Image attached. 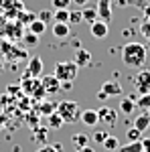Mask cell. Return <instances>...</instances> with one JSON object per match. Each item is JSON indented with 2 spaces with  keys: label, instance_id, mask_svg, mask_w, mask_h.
I'll return each mask as SVG.
<instances>
[{
  "label": "cell",
  "instance_id": "6da1fadb",
  "mask_svg": "<svg viewBox=\"0 0 150 152\" xmlns=\"http://www.w3.org/2000/svg\"><path fill=\"white\" fill-rule=\"evenodd\" d=\"M122 61L130 69H142L146 63V47L142 43L130 41L122 47Z\"/></svg>",
  "mask_w": 150,
  "mask_h": 152
},
{
  "label": "cell",
  "instance_id": "7a4b0ae2",
  "mask_svg": "<svg viewBox=\"0 0 150 152\" xmlns=\"http://www.w3.org/2000/svg\"><path fill=\"white\" fill-rule=\"evenodd\" d=\"M55 112L63 118V122H65V124H73V122H77L79 116H81L79 104H77V102H73V99H63V102H59Z\"/></svg>",
  "mask_w": 150,
  "mask_h": 152
},
{
  "label": "cell",
  "instance_id": "3957f363",
  "mask_svg": "<svg viewBox=\"0 0 150 152\" xmlns=\"http://www.w3.org/2000/svg\"><path fill=\"white\" fill-rule=\"evenodd\" d=\"M77 71H79V67L75 65V61H59L55 65V73L53 75L59 81H73L77 77Z\"/></svg>",
  "mask_w": 150,
  "mask_h": 152
},
{
  "label": "cell",
  "instance_id": "277c9868",
  "mask_svg": "<svg viewBox=\"0 0 150 152\" xmlns=\"http://www.w3.org/2000/svg\"><path fill=\"white\" fill-rule=\"evenodd\" d=\"M132 81H134V87H136V94L138 95L148 94L150 91V71L148 69L138 71V73L132 77Z\"/></svg>",
  "mask_w": 150,
  "mask_h": 152
},
{
  "label": "cell",
  "instance_id": "5b68a950",
  "mask_svg": "<svg viewBox=\"0 0 150 152\" xmlns=\"http://www.w3.org/2000/svg\"><path fill=\"white\" fill-rule=\"evenodd\" d=\"M95 112H97V120H100L102 126H105V128H114L116 126V122H118V112H116V110L104 105V107H100V110H95Z\"/></svg>",
  "mask_w": 150,
  "mask_h": 152
},
{
  "label": "cell",
  "instance_id": "8992f818",
  "mask_svg": "<svg viewBox=\"0 0 150 152\" xmlns=\"http://www.w3.org/2000/svg\"><path fill=\"white\" fill-rule=\"evenodd\" d=\"M43 75V59L41 57H31L26 63V73H24V79L29 77H41Z\"/></svg>",
  "mask_w": 150,
  "mask_h": 152
},
{
  "label": "cell",
  "instance_id": "52a82bcc",
  "mask_svg": "<svg viewBox=\"0 0 150 152\" xmlns=\"http://www.w3.org/2000/svg\"><path fill=\"white\" fill-rule=\"evenodd\" d=\"M41 85H43V89H45L47 95H55L61 91V81H59L55 75H47L41 79Z\"/></svg>",
  "mask_w": 150,
  "mask_h": 152
},
{
  "label": "cell",
  "instance_id": "ba28073f",
  "mask_svg": "<svg viewBox=\"0 0 150 152\" xmlns=\"http://www.w3.org/2000/svg\"><path fill=\"white\" fill-rule=\"evenodd\" d=\"M97 18L104 20V23H110L112 20V0H97Z\"/></svg>",
  "mask_w": 150,
  "mask_h": 152
},
{
  "label": "cell",
  "instance_id": "9c48e42d",
  "mask_svg": "<svg viewBox=\"0 0 150 152\" xmlns=\"http://www.w3.org/2000/svg\"><path fill=\"white\" fill-rule=\"evenodd\" d=\"M105 97H120V95L124 94V89H122V85L120 81H105L102 85V89H100Z\"/></svg>",
  "mask_w": 150,
  "mask_h": 152
},
{
  "label": "cell",
  "instance_id": "30bf717a",
  "mask_svg": "<svg viewBox=\"0 0 150 152\" xmlns=\"http://www.w3.org/2000/svg\"><path fill=\"white\" fill-rule=\"evenodd\" d=\"M79 120H81V124L87 126V128L100 126V120H97V112H95V110H81Z\"/></svg>",
  "mask_w": 150,
  "mask_h": 152
},
{
  "label": "cell",
  "instance_id": "8fae6325",
  "mask_svg": "<svg viewBox=\"0 0 150 152\" xmlns=\"http://www.w3.org/2000/svg\"><path fill=\"white\" fill-rule=\"evenodd\" d=\"M73 61H75V65L77 67H87L89 63H91V53L87 51V49H83V47H79L77 51H75V57H73Z\"/></svg>",
  "mask_w": 150,
  "mask_h": 152
},
{
  "label": "cell",
  "instance_id": "7c38bea8",
  "mask_svg": "<svg viewBox=\"0 0 150 152\" xmlns=\"http://www.w3.org/2000/svg\"><path fill=\"white\" fill-rule=\"evenodd\" d=\"M91 37H95V39H105L108 37V33H110V26H108V23H104V20H95V23H91Z\"/></svg>",
  "mask_w": 150,
  "mask_h": 152
},
{
  "label": "cell",
  "instance_id": "4fadbf2b",
  "mask_svg": "<svg viewBox=\"0 0 150 152\" xmlns=\"http://www.w3.org/2000/svg\"><path fill=\"white\" fill-rule=\"evenodd\" d=\"M134 128L140 130V132H146V130L150 128V114L148 112H142V114L136 116V120H134Z\"/></svg>",
  "mask_w": 150,
  "mask_h": 152
},
{
  "label": "cell",
  "instance_id": "5bb4252c",
  "mask_svg": "<svg viewBox=\"0 0 150 152\" xmlns=\"http://www.w3.org/2000/svg\"><path fill=\"white\" fill-rule=\"evenodd\" d=\"M71 33V24L67 23H55L53 24V35L57 37V39H67Z\"/></svg>",
  "mask_w": 150,
  "mask_h": 152
},
{
  "label": "cell",
  "instance_id": "9a60e30c",
  "mask_svg": "<svg viewBox=\"0 0 150 152\" xmlns=\"http://www.w3.org/2000/svg\"><path fill=\"white\" fill-rule=\"evenodd\" d=\"M71 142H73L75 150H77V148H83V146H89V144H87V142H89V136L83 134V132H75V134L71 136Z\"/></svg>",
  "mask_w": 150,
  "mask_h": 152
},
{
  "label": "cell",
  "instance_id": "2e32d148",
  "mask_svg": "<svg viewBox=\"0 0 150 152\" xmlns=\"http://www.w3.org/2000/svg\"><path fill=\"white\" fill-rule=\"evenodd\" d=\"M45 31H47V24L43 23V20H39V18H35V20H31V23H29V33H33V35L41 37Z\"/></svg>",
  "mask_w": 150,
  "mask_h": 152
},
{
  "label": "cell",
  "instance_id": "e0dca14e",
  "mask_svg": "<svg viewBox=\"0 0 150 152\" xmlns=\"http://www.w3.org/2000/svg\"><path fill=\"white\" fill-rule=\"evenodd\" d=\"M102 146H104L108 152H116L118 148H120V140H118L116 136H110V134H108V136H105V140L102 142Z\"/></svg>",
  "mask_w": 150,
  "mask_h": 152
},
{
  "label": "cell",
  "instance_id": "ac0fdd59",
  "mask_svg": "<svg viewBox=\"0 0 150 152\" xmlns=\"http://www.w3.org/2000/svg\"><path fill=\"white\" fill-rule=\"evenodd\" d=\"M118 152H142V142H126V144H120Z\"/></svg>",
  "mask_w": 150,
  "mask_h": 152
},
{
  "label": "cell",
  "instance_id": "d6986e66",
  "mask_svg": "<svg viewBox=\"0 0 150 152\" xmlns=\"http://www.w3.org/2000/svg\"><path fill=\"white\" fill-rule=\"evenodd\" d=\"M134 107H136V102H134V99H130V97H124V99L120 102V112H122V114H126V116H130V114L134 112Z\"/></svg>",
  "mask_w": 150,
  "mask_h": 152
},
{
  "label": "cell",
  "instance_id": "ffe728a7",
  "mask_svg": "<svg viewBox=\"0 0 150 152\" xmlns=\"http://www.w3.org/2000/svg\"><path fill=\"white\" fill-rule=\"evenodd\" d=\"M53 20H55V23H67L69 24V8L53 10Z\"/></svg>",
  "mask_w": 150,
  "mask_h": 152
},
{
  "label": "cell",
  "instance_id": "44dd1931",
  "mask_svg": "<svg viewBox=\"0 0 150 152\" xmlns=\"http://www.w3.org/2000/svg\"><path fill=\"white\" fill-rule=\"evenodd\" d=\"M47 118H49V126H51L53 130H59V128H63V126H65V122H63V118L59 116L57 112H53L51 116H47Z\"/></svg>",
  "mask_w": 150,
  "mask_h": 152
},
{
  "label": "cell",
  "instance_id": "7402d4cb",
  "mask_svg": "<svg viewBox=\"0 0 150 152\" xmlns=\"http://www.w3.org/2000/svg\"><path fill=\"white\" fill-rule=\"evenodd\" d=\"M81 16H83V20H85V23H95V20H97V10H95V8H83V10H81Z\"/></svg>",
  "mask_w": 150,
  "mask_h": 152
},
{
  "label": "cell",
  "instance_id": "603a6c76",
  "mask_svg": "<svg viewBox=\"0 0 150 152\" xmlns=\"http://www.w3.org/2000/svg\"><path fill=\"white\" fill-rule=\"evenodd\" d=\"M136 107L144 110V112H148V107H150V91H148V94L138 95V99H136Z\"/></svg>",
  "mask_w": 150,
  "mask_h": 152
},
{
  "label": "cell",
  "instance_id": "cb8c5ba5",
  "mask_svg": "<svg viewBox=\"0 0 150 152\" xmlns=\"http://www.w3.org/2000/svg\"><path fill=\"white\" fill-rule=\"evenodd\" d=\"M126 140H128V142L142 140V132H140V130H136L134 126H132V128H128V130H126Z\"/></svg>",
  "mask_w": 150,
  "mask_h": 152
},
{
  "label": "cell",
  "instance_id": "d4e9b609",
  "mask_svg": "<svg viewBox=\"0 0 150 152\" xmlns=\"http://www.w3.org/2000/svg\"><path fill=\"white\" fill-rule=\"evenodd\" d=\"M55 110H57V104H51V102L41 104V114H43V116H51Z\"/></svg>",
  "mask_w": 150,
  "mask_h": 152
},
{
  "label": "cell",
  "instance_id": "484cf974",
  "mask_svg": "<svg viewBox=\"0 0 150 152\" xmlns=\"http://www.w3.org/2000/svg\"><path fill=\"white\" fill-rule=\"evenodd\" d=\"M83 23V16H81V10H69V24H79Z\"/></svg>",
  "mask_w": 150,
  "mask_h": 152
},
{
  "label": "cell",
  "instance_id": "4316f807",
  "mask_svg": "<svg viewBox=\"0 0 150 152\" xmlns=\"http://www.w3.org/2000/svg\"><path fill=\"white\" fill-rule=\"evenodd\" d=\"M71 0H51V6L53 10H61V8H69Z\"/></svg>",
  "mask_w": 150,
  "mask_h": 152
},
{
  "label": "cell",
  "instance_id": "83f0119b",
  "mask_svg": "<svg viewBox=\"0 0 150 152\" xmlns=\"http://www.w3.org/2000/svg\"><path fill=\"white\" fill-rule=\"evenodd\" d=\"M24 43H26V47H37V45H39V37L33 35V33H26V37H24Z\"/></svg>",
  "mask_w": 150,
  "mask_h": 152
},
{
  "label": "cell",
  "instance_id": "f1b7e54d",
  "mask_svg": "<svg viewBox=\"0 0 150 152\" xmlns=\"http://www.w3.org/2000/svg\"><path fill=\"white\" fill-rule=\"evenodd\" d=\"M37 18H39V20H43V23L47 24L49 20H53V10H41Z\"/></svg>",
  "mask_w": 150,
  "mask_h": 152
},
{
  "label": "cell",
  "instance_id": "f546056e",
  "mask_svg": "<svg viewBox=\"0 0 150 152\" xmlns=\"http://www.w3.org/2000/svg\"><path fill=\"white\" fill-rule=\"evenodd\" d=\"M140 33H142V35H144V37L150 41V16L144 20V23H142V26H140Z\"/></svg>",
  "mask_w": 150,
  "mask_h": 152
},
{
  "label": "cell",
  "instance_id": "4dcf8cb0",
  "mask_svg": "<svg viewBox=\"0 0 150 152\" xmlns=\"http://www.w3.org/2000/svg\"><path fill=\"white\" fill-rule=\"evenodd\" d=\"M105 136H108V132H105V130H95V132H93V140L100 142V144L105 140Z\"/></svg>",
  "mask_w": 150,
  "mask_h": 152
},
{
  "label": "cell",
  "instance_id": "1f68e13d",
  "mask_svg": "<svg viewBox=\"0 0 150 152\" xmlns=\"http://www.w3.org/2000/svg\"><path fill=\"white\" fill-rule=\"evenodd\" d=\"M37 152H61V146H49L47 144V146H41Z\"/></svg>",
  "mask_w": 150,
  "mask_h": 152
},
{
  "label": "cell",
  "instance_id": "d6a6232c",
  "mask_svg": "<svg viewBox=\"0 0 150 152\" xmlns=\"http://www.w3.org/2000/svg\"><path fill=\"white\" fill-rule=\"evenodd\" d=\"M142 150L144 152H150V138H142Z\"/></svg>",
  "mask_w": 150,
  "mask_h": 152
},
{
  "label": "cell",
  "instance_id": "836d02e7",
  "mask_svg": "<svg viewBox=\"0 0 150 152\" xmlns=\"http://www.w3.org/2000/svg\"><path fill=\"white\" fill-rule=\"evenodd\" d=\"M71 2H73L75 6H85V4H87L89 0H71Z\"/></svg>",
  "mask_w": 150,
  "mask_h": 152
},
{
  "label": "cell",
  "instance_id": "e575fe53",
  "mask_svg": "<svg viewBox=\"0 0 150 152\" xmlns=\"http://www.w3.org/2000/svg\"><path fill=\"white\" fill-rule=\"evenodd\" d=\"M75 152H95V150H93L91 146H83V148H77Z\"/></svg>",
  "mask_w": 150,
  "mask_h": 152
},
{
  "label": "cell",
  "instance_id": "d590c367",
  "mask_svg": "<svg viewBox=\"0 0 150 152\" xmlns=\"http://www.w3.org/2000/svg\"><path fill=\"white\" fill-rule=\"evenodd\" d=\"M146 16H150V6H148V8H146Z\"/></svg>",
  "mask_w": 150,
  "mask_h": 152
},
{
  "label": "cell",
  "instance_id": "8d00e7d4",
  "mask_svg": "<svg viewBox=\"0 0 150 152\" xmlns=\"http://www.w3.org/2000/svg\"><path fill=\"white\" fill-rule=\"evenodd\" d=\"M0 69H2V63H0Z\"/></svg>",
  "mask_w": 150,
  "mask_h": 152
},
{
  "label": "cell",
  "instance_id": "74e56055",
  "mask_svg": "<svg viewBox=\"0 0 150 152\" xmlns=\"http://www.w3.org/2000/svg\"><path fill=\"white\" fill-rule=\"evenodd\" d=\"M148 114H150V107H148Z\"/></svg>",
  "mask_w": 150,
  "mask_h": 152
},
{
  "label": "cell",
  "instance_id": "f35d334b",
  "mask_svg": "<svg viewBox=\"0 0 150 152\" xmlns=\"http://www.w3.org/2000/svg\"><path fill=\"white\" fill-rule=\"evenodd\" d=\"M142 152H144V150H142Z\"/></svg>",
  "mask_w": 150,
  "mask_h": 152
}]
</instances>
